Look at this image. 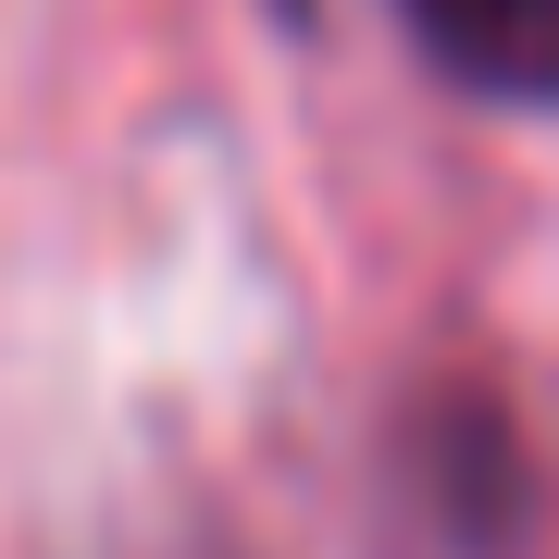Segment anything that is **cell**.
Here are the masks:
<instances>
[{
	"mask_svg": "<svg viewBox=\"0 0 559 559\" xmlns=\"http://www.w3.org/2000/svg\"><path fill=\"white\" fill-rule=\"evenodd\" d=\"M385 485H399L411 535L436 559H522L535 547V448L498 385L448 373V385H411L399 436H385Z\"/></svg>",
	"mask_w": 559,
	"mask_h": 559,
	"instance_id": "6da1fadb",
	"label": "cell"
},
{
	"mask_svg": "<svg viewBox=\"0 0 559 559\" xmlns=\"http://www.w3.org/2000/svg\"><path fill=\"white\" fill-rule=\"evenodd\" d=\"M411 50L498 112H559V0H399Z\"/></svg>",
	"mask_w": 559,
	"mask_h": 559,
	"instance_id": "7a4b0ae2",
	"label": "cell"
}]
</instances>
